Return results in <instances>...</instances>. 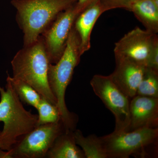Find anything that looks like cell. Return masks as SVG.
<instances>
[{"label": "cell", "mask_w": 158, "mask_h": 158, "mask_svg": "<svg viewBox=\"0 0 158 158\" xmlns=\"http://www.w3.org/2000/svg\"><path fill=\"white\" fill-rule=\"evenodd\" d=\"M80 38L73 25L62 56L56 63L49 64L48 73L49 85L56 99L61 121L65 130L72 131L76 130L78 118L66 106L65 94L75 68L80 63Z\"/></svg>", "instance_id": "1"}, {"label": "cell", "mask_w": 158, "mask_h": 158, "mask_svg": "<svg viewBox=\"0 0 158 158\" xmlns=\"http://www.w3.org/2000/svg\"><path fill=\"white\" fill-rule=\"evenodd\" d=\"M50 63L41 35L33 43L23 46L11 62L13 77L29 84L41 96L56 106V99L51 91L48 78Z\"/></svg>", "instance_id": "2"}, {"label": "cell", "mask_w": 158, "mask_h": 158, "mask_svg": "<svg viewBox=\"0 0 158 158\" xmlns=\"http://www.w3.org/2000/svg\"><path fill=\"white\" fill-rule=\"evenodd\" d=\"M77 0H12L16 21L24 34V46L36 41L62 11Z\"/></svg>", "instance_id": "3"}, {"label": "cell", "mask_w": 158, "mask_h": 158, "mask_svg": "<svg viewBox=\"0 0 158 158\" xmlns=\"http://www.w3.org/2000/svg\"><path fill=\"white\" fill-rule=\"evenodd\" d=\"M6 81L5 90L0 87V122L4 123L0 141L2 149L8 151L37 126L38 115L24 108L10 82Z\"/></svg>", "instance_id": "4"}, {"label": "cell", "mask_w": 158, "mask_h": 158, "mask_svg": "<svg viewBox=\"0 0 158 158\" xmlns=\"http://www.w3.org/2000/svg\"><path fill=\"white\" fill-rule=\"evenodd\" d=\"M108 158L143 157L158 143V128H142L131 131H115L100 137Z\"/></svg>", "instance_id": "5"}, {"label": "cell", "mask_w": 158, "mask_h": 158, "mask_svg": "<svg viewBox=\"0 0 158 158\" xmlns=\"http://www.w3.org/2000/svg\"><path fill=\"white\" fill-rule=\"evenodd\" d=\"M65 130L61 120L56 123L37 126L7 151L8 157L45 158L54 141Z\"/></svg>", "instance_id": "6"}, {"label": "cell", "mask_w": 158, "mask_h": 158, "mask_svg": "<svg viewBox=\"0 0 158 158\" xmlns=\"http://www.w3.org/2000/svg\"><path fill=\"white\" fill-rule=\"evenodd\" d=\"M90 85L95 94L114 116V131H126L129 124L131 99L115 85L110 75H95Z\"/></svg>", "instance_id": "7"}, {"label": "cell", "mask_w": 158, "mask_h": 158, "mask_svg": "<svg viewBox=\"0 0 158 158\" xmlns=\"http://www.w3.org/2000/svg\"><path fill=\"white\" fill-rule=\"evenodd\" d=\"M82 11L76 3L60 12L41 34L52 64L61 58L76 19Z\"/></svg>", "instance_id": "8"}, {"label": "cell", "mask_w": 158, "mask_h": 158, "mask_svg": "<svg viewBox=\"0 0 158 158\" xmlns=\"http://www.w3.org/2000/svg\"><path fill=\"white\" fill-rule=\"evenodd\" d=\"M158 40L157 34L137 27L116 43L114 55L115 56L130 58L146 66L150 51Z\"/></svg>", "instance_id": "9"}, {"label": "cell", "mask_w": 158, "mask_h": 158, "mask_svg": "<svg viewBox=\"0 0 158 158\" xmlns=\"http://www.w3.org/2000/svg\"><path fill=\"white\" fill-rule=\"evenodd\" d=\"M115 58L116 66L110 76L115 85L131 99L136 95L146 65L126 57Z\"/></svg>", "instance_id": "10"}, {"label": "cell", "mask_w": 158, "mask_h": 158, "mask_svg": "<svg viewBox=\"0 0 158 158\" xmlns=\"http://www.w3.org/2000/svg\"><path fill=\"white\" fill-rule=\"evenodd\" d=\"M158 127V98L136 95L131 99L130 122L126 131Z\"/></svg>", "instance_id": "11"}, {"label": "cell", "mask_w": 158, "mask_h": 158, "mask_svg": "<svg viewBox=\"0 0 158 158\" xmlns=\"http://www.w3.org/2000/svg\"><path fill=\"white\" fill-rule=\"evenodd\" d=\"M105 12L98 1L82 11L76 19L74 27L80 38L81 56L90 49L92 30L98 18Z\"/></svg>", "instance_id": "12"}, {"label": "cell", "mask_w": 158, "mask_h": 158, "mask_svg": "<svg viewBox=\"0 0 158 158\" xmlns=\"http://www.w3.org/2000/svg\"><path fill=\"white\" fill-rule=\"evenodd\" d=\"M46 158H85L81 148L76 143L73 131L65 130L56 139Z\"/></svg>", "instance_id": "13"}, {"label": "cell", "mask_w": 158, "mask_h": 158, "mask_svg": "<svg viewBox=\"0 0 158 158\" xmlns=\"http://www.w3.org/2000/svg\"><path fill=\"white\" fill-rule=\"evenodd\" d=\"M134 13L136 18L153 34L158 33V5L154 0H137L127 9Z\"/></svg>", "instance_id": "14"}, {"label": "cell", "mask_w": 158, "mask_h": 158, "mask_svg": "<svg viewBox=\"0 0 158 158\" xmlns=\"http://www.w3.org/2000/svg\"><path fill=\"white\" fill-rule=\"evenodd\" d=\"M77 145L81 147L86 158H108L100 137L95 135L85 137L79 130L73 131Z\"/></svg>", "instance_id": "15"}, {"label": "cell", "mask_w": 158, "mask_h": 158, "mask_svg": "<svg viewBox=\"0 0 158 158\" xmlns=\"http://www.w3.org/2000/svg\"><path fill=\"white\" fill-rule=\"evenodd\" d=\"M7 79L11 83L21 101L37 107L42 97L37 90L26 82L10 77L8 74Z\"/></svg>", "instance_id": "16"}, {"label": "cell", "mask_w": 158, "mask_h": 158, "mask_svg": "<svg viewBox=\"0 0 158 158\" xmlns=\"http://www.w3.org/2000/svg\"><path fill=\"white\" fill-rule=\"evenodd\" d=\"M136 95L158 98V72L146 67Z\"/></svg>", "instance_id": "17"}, {"label": "cell", "mask_w": 158, "mask_h": 158, "mask_svg": "<svg viewBox=\"0 0 158 158\" xmlns=\"http://www.w3.org/2000/svg\"><path fill=\"white\" fill-rule=\"evenodd\" d=\"M36 109L38 112L37 126L56 123L61 120L59 109L56 106L43 97Z\"/></svg>", "instance_id": "18"}, {"label": "cell", "mask_w": 158, "mask_h": 158, "mask_svg": "<svg viewBox=\"0 0 158 158\" xmlns=\"http://www.w3.org/2000/svg\"><path fill=\"white\" fill-rule=\"evenodd\" d=\"M105 12L112 9H123L127 10L131 4L137 0H99Z\"/></svg>", "instance_id": "19"}, {"label": "cell", "mask_w": 158, "mask_h": 158, "mask_svg": "<svg viewBox=\"0 0 158 158\" xmlns=\"http://www.w3.org/2000/svg\"><path fill=\"white\" fill-rule=\"evenodd\" d=\"M146 67L158 72V40L150 51L146 62Z\"/></svg>", "instance_id": "20"}, {"label": "cell", "mask_w": 158, "mask_h": 158, "mask_svg": "<svg viewBox=\"0 0 158 158\" xmlns=\"http://www.w3.org/2000/svg\"><path fill=\"white\" fill-rule=\"evenodd\" d=\"M98 1L99 0H77V5L78 6L79 8L83 11L94 3Z\"/></svg>", "instance_id": "21"}, {"label": "cell", "mask_w": 158, "mask_h": 158, "mask_svg": "<svg viewBox=\"0 0 158 158\" xmlns=\"http://www.w3.org/2000/svg\"><path fill=\"white\" fill-rule=\"evenodd\" d=\"M0 158H8L7 152L2 150L1 148V141H0Z\"/></svg>", "instance_id": "22"}]
</instances>
